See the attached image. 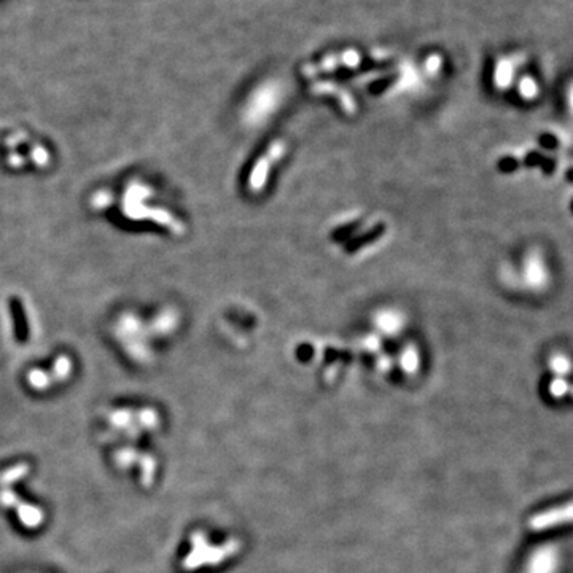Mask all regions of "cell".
Segmentation results:
<instances>
[{"mask_svg":"<svg viewBox=\"0 0 573 573\" xmlns=\"http://www.w3.org/2000/svg\"><path fill=\"white\" fill-rule=\"evenodd\" d=\"M16 513H18L19 521H21V524L24 527H27V529H37V527L43 524L45 515L42 508L27 504V502H21V504L16 506Z\"/></svg>","mask_w":573,"mask_h":573,"instance_id":"obj_1","label":"cell"},{"mask_svg":"<svg viewBox=\"0 0 573 573\" xmlns=\"http://www.w3.org/2000/svg\"><path fill=\"white\" fill-rule=\"evenodd\" d=\"M139 467L142 470V473H140L142 484L148 487L155 480V473H157V462L150 454H140Z\"/></svg>","mask_w":573,"mask_h":573,"instance_id":"obj_2","label":"cell"},{"mask_svg":"<svg viewBox=\"0 0 573 573\" xmlns=\"http://www.w3.org/2000/svg\"><path fill=\"white\" fill-rule=\"evenodd\" d=\"M29 475V465L27 464H18L12 467V469H8L7 471H3L2 475H0V486L2 487H8L14 484V482L23 480V477H26Z\"/></svg>","mask_w":573,"mask_h":573,"instance_id":"obj_3","label":"cell"},{"mask_svg":"<svg viewBox=\"0 0 573 573\" xmlns=\"http://www.w3.org/2000/svg\"><path fill=\"white\" fill-rule=\"evenodd\" d=\"M134 419H135V413L128 409L113 411V413H110L109 416L110 424H112L113 427H117V429H123V430H128L129 427H133Z\"/></svg>","mask_w":573,"mask_h":573,"instance_id":"obj_4","label":"cell"},{"mask_svg":"<svg viewBox=\"0 0 573 573\" xmlns=\"http://www.w3.org/2000/svg\"><path fill=\"white\" fill-rule=\"evenodd\" d=\"M134 422H137L140 430H155L159 425V417L152 409H142L135 413Z\"/></svg>","mask_w":573,"mask_h":573,"instance_id":"obj_5","label":"cell"},{"mask_svg":"<svg viewBox=\"0 0 573 573\" xmlns=\"http://www.w3.org/2000/svg\"><path fill=\"white\" fill-rule=\"evenodd\" d=\"M139 457H140V452H137L134 449V447H124V449H120L118 454H117V465L120 469H131V467L139 464Z\"/></svg>","mask_w":573,"mask_h":573,"instance_id":"obj_6","label":"cell"},{"mask_svg":"<svg viewBox=\"0 0 573 573\" xmlns=\"http://www.w3.org/2000/svg\"><path fill=\"white\" fill-rule=\"evenodd\" d=\"M21 504V499H19L16 492H13L10 487H3L0 491V505L5 506V508H16V506Z\"/></svg>","mask_w":573,"mask_h":573,"instance_id":"obj_7","label":"cell"},{"mask_svg":"<svg viewBox=\"0 0 573 573\" xmlns=\"http://www.w3.org/2000/svg\"><path fill=\"white\" fill-rule=\"evenodd\" d=\"M31 382L35 389H45V387L49 384V378L45 373H32Z\"/></svg>","mask_w":573,"mask_h":573,"instance_id":"obj_8","label":"cell"}]
</instances>
